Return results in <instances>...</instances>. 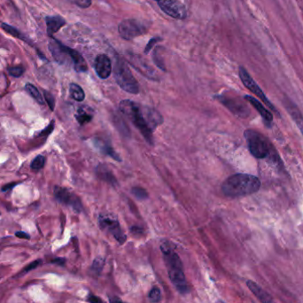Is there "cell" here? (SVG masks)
Masks as SVG:
<instances>
[{"label":"cell","mask_w":303,"mask_h":303,"mask_svg":"<svg viewBox=\"0 0 303 303\" xmlns=\"http://www.w3.org/2000/svg\"><path fill=\"white\" fill-rule=\"evenodd\" d=\"M130 231H132V233H133V234H136V235H137V234H141V233L143 232V230L138 226L132 227V228L130 229Z\"/></svg>","instance_id":"cell-42"},{"label":"cell","mask_w":303,"mask_h":303,"mask_svg":"<svg viewBox=\"0 0 303 303\" xmlns=\"http://www.w3.org/2000/svg\"><path fill=\"white\" fill-rule=\"evenodd\" d=\"M244 98L247 100V102L250 103L253 107L256 109L257 112L261 114V116L264 120V122H266L270 125L272 124V113H271L267 108H265V107L262 105V102H260L257 98H254V97L249 96V95L245 96Z\"/></svg>","instance_id":"cell-16"},{"label":"cell","mask_w":303,"mask_h":303,"mask_svg":"<svg viewBox=\"0 0 303 303\" xmlns=\"http://www.w3.org/2000/svg\"><path fill=\"white\" fill-rule=\"evenodd\" d=\"M148 26L143 21L136 19H128L122 21L118 26L120 36L125 40H132L138 36L144 35L148 31Z\"/></svg>","instance_id":"cell-6"},{"label":"cell","mask_w":303,"mask_h":303,"mask_svg":"<svg viewBox=\"0 0 303 303\" xmlns=\"http://www.w3.org/2000/svg\"><path fill=\"white\" fill-rule=\"evenodd\" d=\"M48 47L55 62L61 65L73 66L72 48L66 47L65 45H63L62 43L53 37H51L50 39Z\"/></svg>","instance_id":"cell-8"},{"label":"cell","mask_w":303,"mask_h":303,"mask_svg":"<svg viewBox=\"0 0 303 303\" xmlns=\"http://www.w3.org/2000/svg\"><path fill=\"white\" fill-rule=\"evenodd\" d=\"M1 28H2L3 31H5L6 33H8L11 36H14L16 38H18V39L23 40L26 43H29L28 39L21 34V31L16 29V27H13V26L9 25V24H7L5 22H3V23H1Z\"/></svg>","instance_id":"cell-23"},{"label":"cell","mask_w":303,"mask_h":303,"mask_svg":"<svg viewBox=\"0 0 303 303\" xmlns=\"http://www.w3.org/2000/svg\"><path fill=\"white\" fill-rule=\"evenodd\" d=\"M109 303H126L123 302L121 299L116 296H113V297H109Z\"/></svg>","instance_id":"cell-41"},{"label":"cell","mask_w":303,"mask_h":303,"mask_svg":"<svg viewBox=\"0 0 303 303\" xmlns=\"http://www.w3.org/2000/svg\"><path fill=\"white\" fill-rule=\"evenodd\" d=\"M69 93L70 95L75 100L81 102L84 98H85V94L81 86H79L77 83H70L69 85Z\"/></svg>","instance_id":"cell-24"},{"label":"cell","mask_w":303,"mask_h":303,"mask_svg":"<svg viewBox=\"0 0 303 303\" xmlns=\"http://www.w3.org/2000/svg\"><path fill=\"white\" fill-rule=\"evenodd\" d=\"M98 224L100 229L104 231H107L109 234L117 240L122 245L126 241L127 237L122 231L118 220L116 216L112 214H102L98 218Z\"/></svg>","instance_id":"cell-7"},{"label":"cell","mask_w":303,"mask_h":303,"mask_svg":"<svg viewBox=\"0 0 303 303\" xmlns=\"http://www.w3.org/2000/svg\"><path fill=\"white\" fill-rule=\"evenodd\" d=\"M25 90L31 94V97L34 98L39 105H45V100L43 98V96L35 85H33L32 83H26Z\"/></svg>","instance_id":"cell-25"},{"label":"cell","mask_w":303,"mask_h":303,"mask_svg":"<svg viewBox=\"0 0 303 303\" xmlns=\"http://www.w3.org/2000/svg\"><path fill=\"white\" fill-rule=\"evenodd\" d=\"M51 262L58 264V265H64L66 262V260L64 258H56V259H53Z\"/></svg>","instance_id":"cell-40"},{"label":"cell","mask_w":303,"mask_h":303,"mask_svg":"<svg viewBox=\"0 0 303 303\" xmlns=\"http://www.w3.org/2000/svg\"><path fill=\"white\" fill-rule=\"evenodd\" d=\"M155 1H157V2H158V1H159V0H155Z\"/></svg>","instance_id":"cell-43"},{"label":"cell","mask_w":303,"mask_h":303,"mask_svg":"<svg viewBox=\"0 0 303 303\" xmlns=\"http://www.w3.org/2000/svg\"><path fill=\"white\" fill-rule=\"evenodd\" d=\"M131 192L138 200L144 201L148 198V192L146 191V190H144V188H141V187H134L131 190Z\"/></svg>","instance_id":"cell-28"},{"label":"cell","mask_w":303,"mask_h":303,"mask_svg":"<svg viewBox=\"0 0 303 303\" xmlns=\"http://www.w3.org/2000/svg\"><path fill=\"white\" fill-rule=\"evenodd\" d=\"M120 110L139 128L144 139L150 144H154L153 132L163 122L160 113L154 108L139 105L128 99L120 103Z\"/></svg>","instance_id":"cell-1"},{"label":"cell","mask_w":303,"mask_h":303,"mask_svg":"<svg viewBox=\"0 0 303 303\" xmlns=\"http://www.w3.org/2000/svg\"><path fill=\"white\" fill-rule=\"evenodd\" d=\"M128 62L133 66L139 72L142 73V75L149 77L151 79H154V71L153 68L146 64V62H144L139 56L136 55H129L128 56Z\"/></svg>","instance_id":"cell-15"},{"label":"cell","mask_w":303,"mask_h":303,"mask_svg":"<svg viewBox=\"0 0 303 303\" xmlns=\"http://www.w3.org/2000/svg\"><path fill=\"white\" fill-rule=\"evenodd\" d=\"M0 215H1V213H0Z\"/></svg>","instance_id":"cell-44"},{"label":"cell","mask_w":303,"mask_h":303,"mask_svg":"<svg viewBox=\"0 0 303 303\" xmlns=\"http://www.w3.org/2000/svg\"><path fill=\"white\" fill-rule=\"evenodd\" d=\"M158 5L167 16L176 20H183L187 16L186 8L179 0H159Z\"/></svg>","instance_id":"cell-11"},{"label":"cell","mask_w":303,"mask_h":303,"mask_svg":"<svg viewBox=\"0 0 303 303\" xmlns=\"http://www.w3.org/2000/svg\"><path fill=\"white\" fill-rule=\"evenodd\" d=\"M95 144L98 149L102 152L103 154L112 157L113 159H115L117 161H122L121 157L119 156L116 152H114V150L112 148V146L110 144H107V143L100 141V140H95Z\"/></svg>","instance_id":"cell-22"},{"label":"cell","mask_w":303,"mask_h":303,"mask_svg":"<svg viewBox=\"0 0 303 303\" xmlns=\"http://www.w3.org/2000/svg\"><path fill=\"white\" fill-rule=\"evenodd\" d=\"M244 135L248 149L253 156L257 159H265L269 157L275 158V155L272 156V146L265 136L255 129H247Z\"/></svg>","instance_id":"cell-4"},{"label":"cell","mask_w":303,"mask_h":303,"mask_svg":"<svg viewBox=\"0 0 303 303\" xmlns=\"http://www.w3.org/2000/svg\"><path fill=\"white\" fill-rule=\"evenodd\" d=\"M261 188V181L258 177L248 174H235L228 177L222 185L224 195L230 198H239L251 195Z\"/></svg>","instance_id":"cell-2"},{"label":"cell","mask_w":303,"mask_h":303,"mask_svg":"<svg viewBox=\"0 0 303 303\" xmlns=\"http://www.w3.org/2000/svg\"><path fill=\"white\" fill-rule=\"evenodd\" d=\"M113 75L117 84L124 91L132 94H138L139 93V82L135 79L127 63L121 58H117L115 60Z\"/></svg>","instance_id":"cell-5"},{"label":"cell","mask_w":303,"mask_h":303,"mask_svg":"<svg viewBox=\"0 0 303 303\" xmlns=\"http://www.w3.org/2000/svg\"><path fill=\"white\" fill-rule=\"evenodd\" d=\"M73 67L78 73L86 72L88 70L87 63L84 58L78 52L73 49L72 51Z\"/></svg>","instance_id":"cell-21"},{"label":"cell","mask_w":303,"mask_h":303,"mask_svg":"<svg viewBox=\"0 0 303 303\" xmlns=\"http://www.w3.org/2000/svg\"><path fill=\"white\" fill-rule=\"evenodd\" d=\"M286 107L287 108L288 113L292 115V118L295 122V124L298 126L299 129L301 130V132L303 135V114L300 112L298 108H296V106H294L291 101H288L287 103V105H286Z\"/></svg>","instance_id":"cell-20"},{"label":"cell","mask_w":303,"mask_h":303,"mask_svg":"<svg viewBox=\"0 0 303 303\" xmlns=\"http://www.w3.org/2000/svg\"><path fill=\"white\" fill-rule=\"evenodd\" d=\"M103 266H104V259H102V258L97 257L93 261V269L96 272H100L102 271Z\"/></svg>","instance_id":"cell-32"},{"label":"cell","mask_w":303,"mask_h":303,"mask_svg":"<svg viewBox=\"0 0 303 303\" xmlns=\"http://www.w3.org/2000/svg\"><path fill=\"white\" fill-rule=\"evenodd\" d=\"M43 93H44V97H45L46 102L47 103L48 107L50 108L51 111H53L55 108V98L53 97V95L50 92H47V91H44Z\"/></svg>","instance_id":"cell-30"},{"label":"cell","mask_w":303,"mask_h":303,"mask_svg":"<svg viewBox=\"0 0 303 303\" xmlns=\"http://www.w3.org/2000/svg\"><path fill=\"white\" fill-rule=\"evenodd\" d=\"M158 55V51H157V49L154 51V62L156 65H157V67H159L162 71H166V68H165L164 63L163 62L161 61V59H160V57Z\"/></svg>","instance_id":"cell-34"},{"label":"cell","mask_w":303,"mask_h":303,"mask_svg":"<svg viewBox=\"0 0 303 303\" xmlns=\"http://www.w3.org/2000/svg\"><path fill=\"white\" fill-rule=\"evenodd\" d=\"M239 77H240V79H241L243 84H244L251 93H254L255 95H256L257 97L262 100V102L264 103L267 107H269L270 109H271L274 112H277V113H278V111H277L276 108L274 107V105L270 101V99L266 97L265 93L262 92V89L259 87V85H258L256 82H255V81L253 79L251 76L248 74L247 70L243 67H239Z\"/></svg>","instance_id":"cell-9"},{"label":"cell","mask_w":303,"mask_h":303,"mask_svg":"<svg viewBox=\"0 0 303 303\" xmlns=\"http://www.w3.org/2000/svg\"><path fill=\"white\" fill-rule=\"evenodd\" d=\"M7 71L12 77L18 78V77H21L24 74L25 68L22 66H16V67H8Z\"/></svg>","instance_id":"cell-29"},{"label":"cell","mask_w":303,"mask_h":303,"mask_svg":"<svg viewBox=\"0 0 303 303\" xmlns=\"http://www.w3.org/2000/svg\"><path fill=\"white\" fill-rule=\"evenodd\" d=\"M16 236L19 239H31V236L24 231H17L16 233Z\"/></svg>","instance_id":"cell-39"},{"label":"cell","mask_w":303,"mask_h":303,"mask_svg":"<svg viewBox=\"0 0 303 303\" xmlns=\"http://www.w3.org/2000/svg\"><path fill=\"white\" fill-rule=\"evenodd\" d=\"M88 302L90 303H103L102 300L93 294H90L87 299Z\"/></svg>","instance_id":"cell-37"},{"label":"cell","mask_w":303,"mask_h":303,"mask_svg":"<svg viewBox=\"0 0 303 303\" xmlns=\"http://www.w3.org/2000/svg\"><path fill=\"white\" fill-rule=\"evenodd\" d=\"M160 250L163 254L165 265L168 270L171 282L173 283L180 293L185 294L188 293L189 287L185 278L183 263L178 255L175 252L169 242H164L161 244Z\"/></svg>","instance_id":"cell-3"},{"label":"cell","mask_w":303,"mask_h":303,"mask_svg":"<svg viewBox=\"0 0 303 303\" xmlns=\"http://www.w3.org/2000/svg\"><path fill=\"white\" fill-rule=\"evenodd\" d=\"M149 301L152 303H158L160 299H161V293L159 287H154L150 291L149 295H148Z\"/></svg>","instance_id":"cell-27"},{"label":"cell","mask_w":303,"mask_h":303,"mask_svg":"<svg viewBox=\"0 0 303 303\" xmlns=\"http://www.w3.org/2000/svg\"><path fill=\"white\" fill-rule=\"evenodd\" d=\"M47 23V35L52 37L53 35L62 29V27L66 25V20L60 16H47L46 17Z\"/></svg>","instance_id":"cell-14"},{"label":"cell","mask_w":303,"mask_h":303,"mask_svg":"<svg viewBox=\"0 0 303 303\" xmlns=\"http://www.w3.org/2000/svg\"><path fill=\"white\" fill-rule=\"evenodd\" d=\"M53 129H54V121H51V124H49L47 128H45L43 130H41L40 133L38 134V136L47 138L53 131Z\"/></svg>","instance_id":"cell-33"},{"label":"cell","mask_w":303,"mask_h":303,"mask_svg":"<svg viewBox=\"0 0 303 303\" xmlns=\"http://www.w3.org/2000/svg\"><path fill=\"white\" fill-rule=\"evenodd\" d=\"M93 115L94 112L92 108H89L87 106H82L77 110L76 119L80 125H84L93 120Z\"/></svg>","instance_id":"cell-19"},{"label":"cell","mask_w":303,"mask_h":303,"mask_svg":"<svg viewBox=\"0 0 303 303\" xmlns=\"http://www.w3.org/2000/svg\"><path fill=\"white\" fill-rule=\"evenodd\" d=\"M159 40H161V38H159V37H154V38H152L149 42H148V44H147V46L145 47L144 48V53L145 54H147V53H149V51L152 50V48L154 47V45L157 43V42H159Z\"/></svg>","instance_id":"cell-35"},{"label":"cell","mask_w":303,"mask_h":303,"mask_svg":"<svg viewBox=\"0 0 303 303\" xmlns=\"http://www.w3.org/2000/svg\"><path fill=\"white\" fill-rule=\"evenodd\" d=\"M95 71L101 79H107L112 73V63L106 54H99L95 60Z\"/></svg>","instance_id":"cell-13"},{"label":"cell","mask_w":303,"mask_h":303,"mask_svg":"<svg viewBox=\"0 0 303 303\" xmlns=\"http://www.w3.org/2000/svg\"><path fill=\"white\" fill-rule=\"evenodd\" d=\"M21 182H12L9 184H6V185H3L1 191H8L13 190L16 185H20Z\"/></svg>","instance_id":"cell-36"},{"label":"cell","mask_w":303,"mask_h":303,"mask_svg":"<svg viewBox=\"0 0 303 303\" xmlns=\"http://www.w3.org/2000/svg\"><path fill=\"white\" fill-rule=\"evenodd\" d=\"M247 286L261 303H275L271 296L269 293H266L262 287H260L256 283L254 282L252 280H247Z\"/></svg>","instance_id":"cell-18"},{"label":"cell","mask_w":303,"mask_h":303,"mask_svg":"<svg viewBox=\"0 0 303 303\" xmlns=\"http://www.w3.org/2000/svg\"><path fill=\"white\" fill-rule=\"evenodd\" d=\"M216 98L217 100H219L224 107H226L231 113L236 114L239 117L246 118L250 114V110L247 107V104L243 102L239 98L227 97L224 95L216 96Z\"/></svg>","instance_id":"cell-12"},{"label":"cell","mask_w":303,"mask_h":303,"mask_svg":"<svg viewBox=\"0 0 303 303\" xmlns=\"http://www.w3.org/2000/svg\"><path fill=\"white\" fill-rule=\"evenodd\" d=\"M96 175L98 178L102 180L103 182H106L107 184L115 186L117 185V179L113 174V172L108 168L106 164H98L96 169Z\"/></svg>","instance_id":"cell-17"},{"label":"cell","mask_w":303,"mask_h":303,"mask_svg":"<svg viewBox=\"0 0 303 303\" xmlns=\"http://www.w3.org/2000/svg\"><path fill=\"white\" fill-rule=\"evenodd\" d=\"M40 264V261L39 260H37V261H35V262H31V264H29L27 267L25 268V271H31L32 270H34V269H36L38 265Z\"/></svg>","instance_id":"cell-38"},{"label":"cell","mask_w":303,"mask_h":303,"mask_svg":"<svg viewBox=\"0 0 303 303\" xmlns=\"http://www.w3.org/2000/svg\"><path fill=\"white\" fill-rule=\"evenodd\" d=\"M53 192L55 199L60 203L72 207L73 210L77 213H80L82 211V205L81 200L71 191L61 186H55Z\"/></svg>","instance_id":"cell-10"},{"label":"cell","mask_w":303,"mask_h":303,"mask_svg":"<svg viewBox=\"0 0 303 303\" xmlns=\"http://www.w3.org/2000/svg\"><path fill=\"white\" fill-rule=\"evenodd\" d=\"M68 1L80 8H88L93 4L92 0H68Z\"/></svg>","instance_id":"cell-31"},{"label":"cell","mask_w":303,"mask_h":303,"mask_svg":"<svg viewBox=\"0 0 303 303\" xmlns=\"http://www.w3.org/2000/svg\"><path fill=\"white\" fill-rule=\"evenodd\" d=\"M46 164V158L43 155H37L35 159L31 161V170L39 171Z\"/></svg>","instance_id":"cell-26"}]
</instances>
